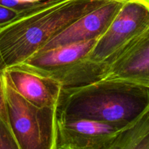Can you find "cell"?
<instances>
[{
  "label": "cell",
  "instance_id": "5b68a950",
  "mask_svg": "<svg viewBox=\"0 0 149 149\" xmlns=\"http://www.w3.org/2000/svg\"><path fill=\"white\" fill-rule=\"evenodd\" d=\"M122 129L89 119H58L56 149H108Z\"/></svg>",
  "mask_w": 149,
  "mask_h": 149
},
{
  "label": "cell",
  "instance_id": "2e32d148",
  "mask_svg": "<svg viewBox=\"0 0 149 149\" xmlns=\"http://www.w3.org/2000/svg\"><path fill=\"white\" fill-rule=\"evenodd\" d=\"M139 1H142V2H143L144 4H145L146 5H148L149 7V0H139Z\"/></svg>",
  "mask_w": 149,
  "mask_h": 149
},
{
  "label": "cell",
  "instance_id": "8fae6325",
  "mask_svg": "<svg viewBox=\"0 0 149 149\" xmlns=\"http://www.w3.org/2000/svg\"><path fill=\"white\" fill-rule=\"evenodd\" d=\"M0 149H21L9 123L0 116Z\"/></svg>",
  "mask_w": 149,
  "mask_h": 149
},
{
  "label": "cell",
  "instance_id": "4fadbf2b",
  "mask_svg": "<svg viewBox=\"0 0 149 149\" xmlns=\"http://www.w3.org/2000/svg\"><path fill=\"white\" fill-rule=\"evenodd\" d=\"M26 12H18L0 5V28L6 26L23 15Z\"/></svg>",
  "mask_w": 149,
  "mask_h": 149
},
{
  "label": "cell",
  "instance_id": "ba28073f",
  "mask_svg": "<svg viewBox=\"0 0 149 149\" xmlns=\"http://www.w3.org/2000/svg\"><path fill=\"white\" fill-rule=\"evenodd\" d=\"M105 79L127 80L142 84L149 82V28L110 64Z\"/></svg>",
  "mask_w": 149,
  "mask_h": 149
},
{
  "label": "cell",
  "instance_id": "52a82bcc",
  "mask_svg": "<svg viewBox=\"0 0 149 149\" xmlns=\"http://www.w3.org/2000/svg\"><path fill=\"white\" fill-rule=\"evenodd\" d=\"M3 73L17 93L31 103L39 107L58 106L63 87L56 81L17 66Z\"/></svg>",
  "mask_w": 149,
  "mask_h": 149
},
{
  "label": "cell",
  "instance_id": "9a60e30c",
  "mask_svg": "<svg viewBox=\"0 0 149 149\" xmlns=\"http://www.w3.org/2000/svg\"><path fill=\"white\" fill-rule=\"evenodd\" d=\"M19 1L23 3H26V4H34V3L40 2L43 0H19Z\"/></svg>",
  "mask_w": 149,
  "mask_h": 149
},
{
  "label": "cell",
  "instance_id": "3957f363",
  "mask_svg": "<svg viewBox=\"0 0 149 149\" xmlns=\"http://www.w3.org/2000/svg\"><path fill=\"white\" fill-rule=\"evenodd\" d=\"M8 123L21 149H56L57 106L39 107L23 98L3 73Z\"/></svg>",
  "mask_w": 149,
  "mask_h": 149
},
{
  "label": "cell",
  "instance_id": "30bf717a",
  "mask_svg": "<svg viewBox=\"0 0 149 149\" xmlns=\"http://www.w3.org/2000/svg\"><path fill=\"white\" fill-rule=\"evenodd\" d=\"M108 149H149V111L123 128Z\"/></svg>",
  "mask_w": 149,
  "mask_h": 149
},
{
  "label": "cell",
  "instance_id": "8992f818",
  "mask_svg": "<svg viewBox=\"0 0 149 149\" xmlns=\"http://www.w3.org/2000/svg\"><path fill=\"white\" fill-rule=\"evenodd\" d=\"M125 1L126 0H109L86 13L52 38L37 52L63 45L99 39L106 31Z\"/></svg>",
  "mask_w": 149,
  "mask_h": 149
},
{
  "label": "cell",
  "instance_id": "7a4b0ae2",
  "mask_svg": "<svg viewBox=\"0 0 149 149\" xmlns=\"http://www.w3.org/2000/svg\"><path fill=\"white\" fill-rule=\"evenodd\" d=\"M109 0H44L0 28V71L24 62L52 38Z\"/></svg>",
  "mask_w": 149,
  "mask_h": 149
},
{
  "label": "cell",
  "instance_id": "6da1fadb",
  "mask_svg": "<svg viewBox=\"0 0 149 149\" xmlns=\"http://www.w3.org/2000/svg\"><path fill=\"white\" fill-rule=\"evenodd\" d=\"M149 111V86L103 79L61 90L58 119H89L126 127Z\"/></svg>",
  "mask_w": 149,
  "mask_h": 149
},
{
  "label": "cell",
  "instance_id": "e0dca14e",
  "mask_svg": "<svg viewBox=\"0 0 149 149\" xmlns=\"http://www.w3.org/2000/svg\"><path fill=\"white\" fill-rule=\"evenodd\" d=\"M145 85H148V86H149V82H148V84H145Z\"/></svg>",
  "mask_w": 149,
  "mask_h": 149
},
{
  "label": "cell",
  "instance_id": "7c38bea8",
  "mask_svg": "<svg viewBox=\"0 0 149 149\" xmlns=\"http://www.w3.org/2000/svg\"><path fill=\"white\" fill-rule=\"evenodd\" d=\"M43 1L34 3V4H26V3L21 2L19 0H0V5L12 9V10H15L16 11L26 12L34 9Z\"/></svg>",
  "mask_w": 149,
  "mask_h": 149
},
{
  "label": "cell",
  "instance_id": "277c9868",
  "mask_svg": "<svg viewBox=\"0 0 149 149\" xmlns=\"http://www.w3.org/2000/svg\"><path fill=\"white\" fill-rule=\"evenodd\" d=\"M148 28V6L139 0H126L106 31L96 40L88 58L109 66Z\"/></svg>",
  "mask_w": 149,
  "mask_h": 149
},
{
  "label": "cell",
  "instance_id": "5bb4252c",
  "mask_svg": "<svg viewBox=\"0 0 149 149\" xmlns=\"http://www.w3.org/2000/svg\"><path fill=\"white\" fill-rule=\"evenodd\" d=\"M0 116L8 122L3 71H0Z\"/></svg>",
  "mask_w": 149,
  "mask_h": 149
},
{
  "label": "cell",
  "instance_id": "9c48e42d",
  "mask_svg": "<svg viewBox=\"0 0 149 149\" xmlns=\"http://www.w3.org/2000/svg\"><path fill=\"white\" fill-rule=\"evenodd\" d=\"M97 39L63 45L37 52L15 66L45 77L87 58Z\"/></svg>",
  "mask_w": 149,
  "mask_h": 149
}]
</instances>
